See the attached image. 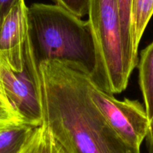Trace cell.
I'll return each mask as SVG.
<instances>
[{
	"mask_svg": "<svg viewBox=\"0 0 153 153\" xmlns=\"http://www.w3.org/2000/svg\"><path fill=\"white\" fill-rule=\"evenodd\" d=\"M43 122L69 153H140L110 126L89 94L91 75L59 60L38 66Z\"/></svg>",
	"mask_w": 153,
	"mask_h": 153,
	"instance_id": "obj_1",
	"label": "cell"
},
{
	"mask_svg": "<svg viewBox=\"0 0 153 153\" xmlns=\"http://www.w3.org/2000/svg\"><path fill=\"white\" fill-rule=\"evenodd\" d=\"M29 40L38 67L59 60L79 65L92 76L97 51L89 21L57 5L35 3L28 7Z\"/></svg>",
	"mask_w": 153,
	"mask_h": 153,
	"instance_id": "obj_2",
	"label": "cell"
},
{
	"mask_svg": "<svg viewBox=\"0 0 153 153\" xmlns=\"http://www.w3.org/2000/svg\"><path fill=\"white\" fill-rule=\"evenodd\" d=\"M88 14L97 51L92 80L108 93H120L127 87L129 77L125 68L117 1L89 0Z\"/></svg>",
	"mask_w": 153,
	"mask_h": 153,
	"instance_id": "obj_3",
	"label": "cell"
},
{
	"mask_svg": "<svg viewBox=\"0 0 153 153\" xmlns=\"http://www.w3.org/2000/svg\"><path fill=\"white\" fill-rule=\"evenodd\" d=\"M0 79L8 98L23 122L35 127L42 125L40 78L32 50L20 69L11 68L0 59Z\"/></svg>",
	"mask_w": 153,
	"mask_h": 153,
	"instance_id": "obj_4",
	"label": "cell"
},
{
	"mask_svg": "<svg viewBox=\"0 0 153 153\" xmlns=\"http://www.w3.org/2000/svg\"><path fill=\"white\" fill-rule=\"evenodd\" d=\"M89 89L92 101L115 131L131 146L140 148L149 126L145 107L138 101L117 99L97 86L92 76L89 80Z\"/></svg>",
	"mask_w": 153,
	"mask_h": 153,
	"instance_id": "obj_5",
	"label": "cell"
},
{
	"mask_svg": "<svg viewBox=\"0 0 153 153\" xmlns=\"http://www.w3.org/2000/svg\"><path fill=\"white\" fill-rule=\"evenodd\" d=\"M29 51L28 7L20 0L0 26V59L11 68L20 69Z\"/></svg>",
	"mask_w": 153,
	"mask_h": 153,
	"instance_id": "obj_6",
	"label": "cell"
},
{
	"mask_svg": "<svg viewBox=\"0 0 153 153\" xmlns=\"http://www.w3.org/2000/svg\"><path fill=\"white\" fill-rule=\"evenodd\" d=\"M121 25L122 42L125 68L127 76L130 78L134 69L138 64V55L134 51L131 35L132 0H117Z\"/></svg>",
	"mask_w": 153,
	"mask_h": 153,
	"instance_id": "obj_7",
	"label": "cell"
},
{
	"mask_svg": "<svg viewBox=\"0 0 153 153\" xmlns=\"http://www.w3.org/2000/svg\"><path fill=\"white\" fill-rule=\"evenodd\" d=\"M137 65L140 87L150 120L153 117V42L142 51Z\"/></svg>",
	"mask_w": 153,
	"mask_h": 153,
	"instance_id": "obj_8",
	"label": "cell"
},
{
	"mask_svg": "<svg viewBox=\"0 0 153 153\" xmlns=\"http://www.w3.org/2000/svg\"><path fill=\"white\" fill-rule=\"evenodd\" d=\"M20 153H69L44 124L35 128Z\"/></svg>",
	"mask_w": 153,
	"mask_h": 153,
	"instance_id": "obj_9",
	"label": "cell"
},
{
	"mask_svg": "<svg viewBox=\"0 0 153 153\" xmlns=\"http://www.w3.org/2000/svg\"><path fill=\"white\" fill-rule=\"evenodd\" d=\"M152 15L153 0H132V44L137 55L141 38Z\"/></svg>",
	"mask_w": 153,
	"mask_h": 153,
	"instance_id": "obj_10",
	"label": "cell"
},
{
	"mask_svg": "<svg viewBox=\"0 0 153 153\" xmlns=\"http://www.w3.org/2000/svg\"><path fill=\"white\" fill-rule=\"evenodd\" d=\"M35 128L22 123L0 132V153H20Z\"/></svg>",
	"mask_w": 153,
	"mask_h": 153,
	"instance_id": "obj_11",
	"label": "cell"
},
{
	"mask_svg": "<svg viewBox=\"0 0 153 153\" xmlns=\"http://www.w3.org/2000/svg\"><path fill=\"white\" fill-rule=\"evenodd\" d=\"M22 123H25L8 98L0 79V132Z\"/></svg>",
	"mask_w": 153,
	"mask_h": 153,
	"instance_id": "obj_12",
	"label": "cell"
},
{
	"mask_svg": "<svg viewBox=\"0 0 153 153\" xmlns=\"http://www.w3.org/2000/svg\"><path fill=\"white\" fill-rule=\"evenodd\" d=\"M57 5L80 17L88 14L89 0H54Z\"/></svg>",
	"mask_w": 153,
	"mask_h": 153,
	"instance_id": "obj_13",
	"label": "cell"
},
{
	"mask_svg": "<svg viewBox=\"0 0 153 153\" xmlns=\"http://www.w3.org/2000/svg\"><path fill=\"white\" fill-rule=\"evenodd\" d=\"M20 0H0V26L13 8Z\"/></svg>",
	"mask_w": 153,
	"mask_h": 153,
	"instance_id": "obj_14",
	"label": "cell"
},
{
	"mask_svg": "<svg viewBox=\"0 0 153 153\" xmlns=\"http://www.w3.org/2000/svg\"><path fill=\"white\" fill-rule=\"evenodd\" d=\"M145 139L146 140L149 153H153V117L149 120V126Z\"/></svg>",
	"mask_w": 153,
	"mask_h": 153,
	"instance_id": "obj_15",
	"label": "cell"
}]
</instances>
